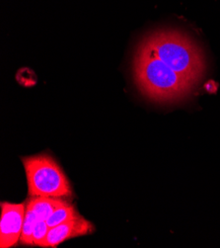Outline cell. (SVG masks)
Segmentation results:
<instances>
[{"mask_svg":"<svg viewBox=\"0 0 220 248\" xmlns=\"http://www.w3.org/2000/svg\"><path fill=\"white\" fill-rule=\"evenodd\" d=\"M134 78L140 92L158 103L181 101L197 86L168 66L142 43L134 58Z\"/></svg>","mask_w":220,"mask_h":248,"instance_id":"6da1fadb","label":"cell"},{"mask_svg":"<svg viewBox=\"0 0 220 248\" xmlns=\"http://www.w3.org/2000/svg\"><path fill=\"white\" fill-rule=\"evenodd\" d=\"M163 62L197 85L205 71L201 47L189 36L177 30H160L143 42Z\"/></svg>","mask_w":220,"mask_h":248,"instance_id":"7a4b0ae2","label":"cell"},{"mask_svg":"<svg viewBox=\"0 0 220 248\" xmlns=\"http://www.w3.org/2000/svg\"><path fill=\"white\" fill-rule=\"evenodd\" d=\"M30 197L69 198L70 182L59 164L46 154L23 157Z\"/></svg>","mask_w":220,"mask_h":248,"instance_id":"3957f363","label":"cell"},{"mask_svg":"<svg viewBox=\"0 0 220 248\" xmlns=\"http://www.w3.org/2000/svg\"><path fill=\"white\" fill-rule=\"evenodd\" d=\"M26 204L1 203L0 219V247L10 248L20 241L25 218Z\"/></svg>","mask_w":220,"mask_h":248,"instance_id":"277c9868","label":"cell"},{"mask_svg":"<svg viewBox=\"0 0 220 248\" xmlns=\"http://www.w3.org/2000/svg\"><path fill=\"white\" fill-rule=\"evenodd\" d=\"M94 226L82 216L69 219L62 224L50 229L44 247H58L60 243L83 235L93 233Z\"/></svg>","mask_w":220,"mask_h":248,"instance_id":"5b68a950","label":"cell"},{"mask_svg":"<svg viewBox=\"0 0 220 248\" xmlns=\"http://www.w3.org/2000/svg\"><path fill=\"white\" fill-rule=\"evenodd\" d=\"M67 203L68 201L63 198L31 197V199H29L26 204V207L32 209L38 216L39 219L46 220L57 209Z\"/></svg>","mask_w":220,"mask_h":248,"instance_id":"8992f818","label":"cell"},{"mask_svg":"<svg viewBox=\"0 0 220 248\" xmlns=\"http://www.w3.org/2000/svg\"><path fill=\"white\" fill-rule=\"evenodd\" d=\"M38 221H39V217L36 215V213L32 209L26 207L25 218H24L22 234L20 238V242L23 245L34 246L33 234H34V231L36 229Z\"/></svg>","mask_w":220,"mask_h":248,"instance_id":"52a82bcc","label":"cell"},{"mask_svg":"<svg viewBox=\"0 0 220 248\" xmlns=\"http://www.w3.org/2000/svg\"><path fill=\"white\" fill-rule=\"evenodd\" d=\"M79 216V213L75 209V207L69 202L64 206L57 209L51 216L46 219V224L50 229L59 226L64 221L74 218Z\"/></svg>","mask_w":220,"mask_h":248,"instance_id":"ba28073f","label":"cell"},{"mask_svg":"<svg viewBox=\"0 0 220 248\" xmlns=\"http://www.w3.org/2000/svg\"><path fill=\"white\" fill-rule=\"evenodd\" d=\"M48 232H50V227L47 226L46 220L39 219L38 224L36 226V229L34 231V234H33L34 246L44 247V244L46 239Z\"/></svg>","mask_w":220,"mask_h":248,"instance_id":"9c48e42d","label":"cell"}]
</instances>
